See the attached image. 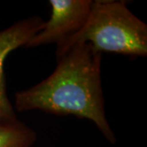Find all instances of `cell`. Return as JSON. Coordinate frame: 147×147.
I'll return each instance as SVG.
<instances>
[{
    "mask_svg": "<svg viewBox=\"0 0 147 147\" xmlns=\"http://www.w3.org/2000/svg\"><path fill=\"white\" fill-rule=\"evenodd\" d=\"M102 53L89 43H77L57 57V65L47 79L15 95V108L41 110L57 116H75L93 122L105 139L116 138L105 111L101 86Z\"/></svg>",
    "mask_w": 147,
    "mask_h": 147,
    "instance_id": "cell-1",
    "label": "cell"
},
{
    "mask_svg": "<svg viewBox=\"0 0 147 147\" xmlns=\"http://www.w3.org/2000/svg\"><path fill=\"white\" fill-rule=\"evenodd\" d=\"M86 42L101 53L146 57L147 26L127 8L124 1H93L84 26L57 46L56 57L74 44Z\"/></svg>",
    "mask_w": 147,
    "mask_h": 147,
    "instance_id": "cell-2",
    "label": "cell"
},
{
    "mask_svg": "<svg viewBox=\"0 0 147 147\" xmlns=\"http://www.w3.org/2000/svg\"><path fill=\"white\" fill-rule=\"evenodd\" d=\"M92 0H50L51 16L26 47L61 44L84 26L92 10Z\"/></svg>",
    "mask_w": 147,
    "mask_h": 147,
    "instance_id": "cell-3",
    "label": "cell"
},
{
    "mask_svg": "<svg viewBox=\"0 0 147 147\" xmlns=\"http://www.w3.org/2000/svg\"><path fill=\"white\" fill-rule=\"evenodd\" d=\"M44 21L39 16H30L18 21L10 27L0 31V124L17 120L14 107L7 93L3 64L7 55L28 42L39 32Z\"/></svg>",
    "mask_w": 147,
    "mask_h": 147,
    "instance_id": "cell-4",
    "label": "cell"
},
{
    "mask_svg": "<svg viewBox=\"0 0 147 147\" xmlns=\"http://www.w3.org/2000/svg\"><path fill=\"white\" fill-rule=\"evenodd\" d=\"M37 133L19 119L0 124V147H31Z\"/></svg>",
    "mask_w": 147,
    "mask_h": 147,
    "instance_id": "cell-5",
    "label": "cell"
}]
</instances>
